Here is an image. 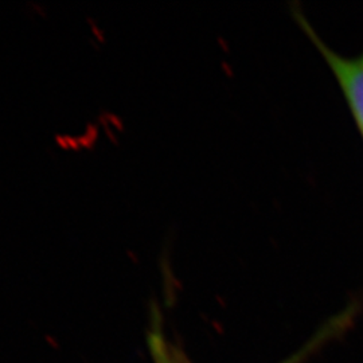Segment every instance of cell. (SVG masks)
<instances>
[{"mask_svg":"<svg viewBox=\"0 0 363 363\" xmlns=\"http://www.w3.org/2000/svg\"><path fill=\"white\" fill-rule=\"evenodd\" d=\"M292 13L298 26L307 34L313 46L328 64L334 77L337 78L340 91L350 108L351 116L363 139V50L354 57L339 54L319 37L304 13L298 9H294Z\"/></svg>","mask_w":363,"mask_h":363,"instance_id":"obj_1","label":"cell"},{"mask_svg":"<svg viewBox=\"0 0 363 363\" xmlns=\"http://www.w3.org/2000/svg\"><path fill=\"white\" fill-rule=\"evenodd\" d=\"M351 316H352V312L346 311L343 313H340L339 316H335L334 320H331L328 325H325L322 328V331L318 333L316 337H313L310 343H307L301 350L294 354L291 358H288L286 362L283 363H301L304 362V359L311 355L313 351H316V349L323 345L325 342H327L330 337H333L334 334L339 333L345 325H347L350 322Z\"/></svg>","mask_w":363,"mask_h":363,"instance_id":"obj_2","label":"cell"},{"mask_svg":"<svg viewBox=\"0 0 363 363\" xmlns=\"http://www.w3.org/2000/svg\"><path fill=\"white\" fill-rule=\"evenodd\" d=\"M163 363H169V362H167V361H166V359H164V357H163Z\"/></svg>","mask_w":363,"mask_h":363,"instance_id":"obj_3","label":"cell"}]
</instances>
